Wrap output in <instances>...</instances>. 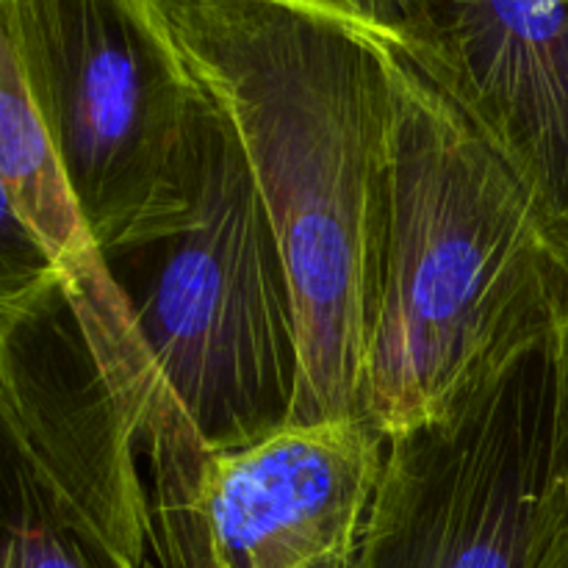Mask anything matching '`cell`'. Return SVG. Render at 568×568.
Segmentation results:
<instances>
[{
    "label": "cell",
    "instance_id": "6da1fadb",
    "mask_svg": "<svg viewBox=\"0 0 568 568\" xmlns=\"http://www.w3.org/2000/svg\"><path fill=\"white\" fill-rule=\"evenodd\" d=\"M242 144L286 261L300 338L292 425L364 419L386 172L381 53L336 0H153Z\"/></svg>",
    "mask_w": 568,
    "mask_h": 568
},
{
    "label": "cell",
    "instance_id": "7a4b0ae2",
    "mask_svg": "<svg viewBox=\"0 0 568 568\" xmlns=\"http://www.w3.org/2000/svg\"><path fill=\"white\" fill-rule=\"evenodd\" d=\"M386 172L364 419L392 438L568 320V255L475 122L388 39Z\"/></svg>",
    "mask_w": 568,
    "mask_h": 568
},
{
    "label": "cell",
    "instance_id": "3957f363",
    "mask_svg": "<svg viewBox=\"0 0 568 568\" xmlns=\"http://www.w3.org/2000/svg\"><path fill=\"white\" fill-rule=\"evenodd\" d=\"M103 258L133 349L211 453L292 425L294 292L231 122L209 100L181 220Z\"/></svg>",
    "mask_w": 568,
    "mask_h": 568
},
{
    "label": "cell",
    "instance_id": "277c9868",
    "mask_svg": "<svg viewBox=\"0 0 568 568\" xmlns=\"http://www.w3.org/2000/svg\"><path fill=\"white\" fill-rule=\"evenodd\" d=\"M28 89L100 255L189 209L209 98L153 0H0Z\"/></svg>",
    "mask_w": 568,
    "mask_h": 568
},
{
    "label": "cell",
    "instance_id": "5b68a950",
    "mask_svg": "<svg viewBox=\"0 0 568 568\" xmlns=\"http://www.w3.org/2000/svg\"><path fill=\"white\" fill-rule=\"evenodd\" d=\"M0 568H159L136 422L64 281L0 322Z\"/></svg>",
    "mask_w": 568,
    "mask_h": 568
},
{
    "label": "cell",
    "instance_id": "8992f818",
    "mask_svg": "<svg viewBox=\"0 0 568 568\" xmlns=\"http://www.w3.org/2000/svg\"><path fill=\"white\" fill-rule=\"evenodd\" d=\"M136 422L159 568H349L386 438L366 419L211 453L128 338H100Z\"/></svg>",
    "mask_w": 568,
    "mask_h": 568
},
{
    "label": "cell",
    "instance_id": "52a82bcc",
    "mask_svg": "<svg viewBox=\"0 0 568 568\" xmlns=\"http://www.w3.org/2000/svg\"><path fill=\"white\" fill-rule=\"evenodd\" d=\"M483 133L568 255V3L344 0Z\"/></svg>",
    "mask_w": 568,
    "mask_h": 568
},
{
    "label": "cell",
    "instance_id": "ba28073f",
    "mask_svg": "<svg viewBox=\"0 0 568 568\" xmlns=\"http://www.w3.org/2000/svg\"><path fill=\"white\" fill-rule=\"evenodd\" d=\"M0 181L64 277H81L100 264L48 128L28 89L14 37L0 9Z\"/></svg>",
    "mask_w": 568,
    "mask_h": 568
},
{
    "label": "cell",
    "instance_id": "9c48e42d",
    "mask_svg": "<svg viewBox=\"0 0 568 568\" xmlns=\"http://www.w3.org/2000/svg\"><path fill=\"white\" fill-rule=\"evenodd\" d=\"M61 272L0 181V322L37 303Z\"/></svg>",
    "mask_w": 568,
    "mask_h": 568
},
{
    "label": "cell",
    "instance_id": "30bf717a",
    "mask_svg": "<svg viewBox=\"0 0 568 568\" xmlns=\"http://www.w3.org/2000/svg\"><path fill=\"white\" fill-rule=\"evenodd\" d=\"M558 375H560V408H564V427L568 442V320L558 336Z\"/></svg>",
    "mask_w": 568,
    "mask_h": 568
},
{
    "label": "cell",
    "instance_id": "8fae6325",
    "mask_svg": "<svg viewBox=\"0 0 568 568\" xmlns=\"http://www.w3.org/2000/svg\"><path fill=\"white\" fill-rule=\"evenodd\" d=\"M547 568H568V541L555 552V558L549 560Z\"/></svg>",
    "mask_w": 568,
    "mask_h": 568
}]
</instances>
